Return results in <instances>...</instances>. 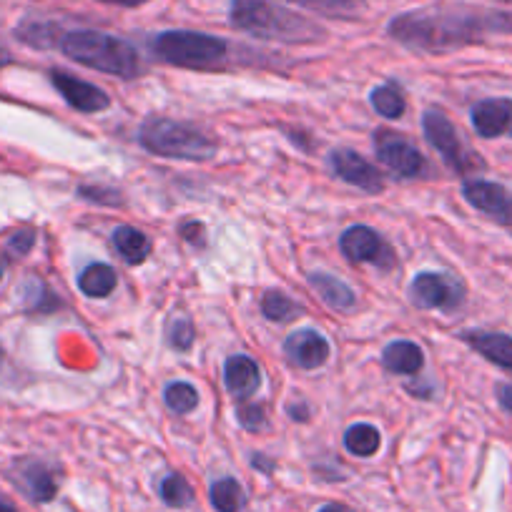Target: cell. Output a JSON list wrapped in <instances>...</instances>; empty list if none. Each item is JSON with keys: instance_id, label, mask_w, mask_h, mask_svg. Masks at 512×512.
<instances>
[{"instance_id": "cell-26", "label": "cell", "mask_w": 512, "mask_h": 512, "mask_svg": "<svg viewBox=\"0 0 512 512\" xmlns=\"http://www.w3.org/2000/svg\"><path fill=\"white\" fill-rule=\"evenodd\" d=\"M292 3L329 18H357L364 11V0H292Z\"/></svg>"}, {"instance_id": "cell-34", "label": "cell", "mask_w": 512, "mask_h": 512, "mask_svg": "<svg viewBox=\"0 0 512 512\" xmlns=\"http://www.w3.org/2000/svg\"><path fill=\"white\" fill-rule=\"evenodd\" d=\"M482 26H485V31L512 33V13H507V11L482 13Z\"/></svg>"}, {"instance_id": "cell-43", "label": "cell", "mask_w": 512, "mask_h": 512, "mask_svg": "<svg viewBox=\"0 0 512 512\" xmlns=\"http://www.w3.org/2000/svg\"><path fill=\"white\" fill-rule=\"evenodd\" d=\"M0 367H3V347H0Z\"/></svg>"}, {"instance_id": "cell-7", "label": "cell", "mask_w": 512, "mask_h": 512, "mask_svg": "<svg viewBox=\"0 0 512 512\" xmlns=\"http://www.w3.org/2000/svg\"><path fill=\"white\" fill-rule=\"evenodd\" d=\"M339 249L347 256L352 264H372V267L390 272L395 269L397 256L382 236L369 226H349L342 236H339Z\"/></svg>"}, {"instance_id": "cell-24", "label": "cell", "mask_w": 512, "mask_h": 512, "mask_svg": "<svg viewBox=\"0 0 512 512\" xmlns=\"http://www.w3.org/2000/svg\"><path fill=\"white\" fill-rule=\"evenodd\" d=\"M369 101H372L374 111L384 118H400L407 108L405 96H402V91L395 83H384V86L374 88Z\"/></svg>"}, {"instance_id": "cell-36", "label": "cell", "mask_w": 512, "mask_h": 512, "mask_svg": "<svg viewBox=\"0 0 512 512\" xmlns=\"http://www.w3.org/2000/svg\"><path fill=\"white\" fill-rule=\"evenodd\" d=\"M497 400H500L502 410L512 412V382L500 384V387H497Z\"/></svg>"}, {"instance_id": "cell-11", "label": "cell", "mask_w": 512, "mask_h": 512, "mask_svg": "<svg viewBox=\"0 0 512 512\" xmlns=\"http://www.w3.org/2000/svg\"><path fill=\"white\" fill-rule=\"evenodd\" d=\"M462 196L467 199V204L475 206L482 214L492 216L500 224L512 226V194L500 184H492V181L472 179L465 181L462 186Z\"/></svg>"}, {"instance_id": "cell-9", "label": "cell", "mask_w": 512, "mask_h": 512, "mask_svg": "<svg viewBox=\"0 0 512 512\" xmlns=\"http://www.w3.org/2000/svg\"><path fill=\"white\" fill-rule=\"evenodd\" d=\"M412 304L420 309H442V312H452L460 307L462 297H465V287L457 277L437 272H422L417 274L415 282L410 287Z\"/></svg>"}, {"instance_id": "cell-21", "label": "cell", "mask_w": 512, "mask_h": 512, "mask_svg": "<svg viewBox=\"0 0 512 512\" xmlns=\"http://www.w3.org/2000/svg\"><path fill=\"white\" fill-rule=\"evenodd\" d=\"M116 284H118L116 272H113L108 264H101V262L86 267L81 272V277H78V289L91 299H106L108 294L116 289Z\"/></svg>"}, {"instance_id": "cell-27", "label": "cell", "mask_w": 512, "mask_h": 512, "mask_svg": "<svg viewBox=\"0 0 512 512\" xmlns=\"http://www.w3.org/2000/svg\"><path fill=\"white\" fill-rule=\"evenodd\" d=\"M262 312L269 322H292L302 309H299L284 292L269 289V292L262 297Z\"/></svg>"}, {"instance_id": "cell-30", "label": "cell", "mask_w": 512, "mask_h": 512, "mask_svg": "<svg viewBox=\"0 0 512 512\" xmlns=\"http://www.w3.org/2000/svg\"><path fill=\"white\" fill-rule=\"evenodd\" d=\"M161 500L166 502L169 507H189L194 502V490L186 482V477L181 475H169L161 480L159 485Z\"/></svg>"}, {"instance_id": "cell-45", "label": "cell", "mask_w": 512, "mask_h": 512, "mask_svg": "<svg viewBox=\"0 0 512 512\" xmlns=\"http://www.w3.org/2000/svg\"><path fill=\"white\" fill-rule=\"evenodd\" d=\"M497 3H510V6H512V0H497Z\"/></svg>"}, {"instance_id": "cell-15", "label": "cell", "mask_w": 512, "mask_h": 512, "mask_svg": "<svg viewBox=\"0 0 512 512\" xmlns=\"http://www.w3.org/2000/svg\"><path fill=\"white\" fill-rule=\"evenodd\" d=\"M224 382L226 390L231 392V397L239 402H246L262 384V372H259V364L251 357L244 354H234V357L226 359L224 364Z\"/></svg>"}, {"instance_id": "cell-20", "label": "cell", "mask_w": 512, "mask_h": 512, "mask_svg": "<svg viewBox=\"0 0 512 512\" xmlns=\"http://www.w3.org/2000/svg\"><path fill=\"white\" fill-rule=\"evenodd\" d=\"M113 246L118 249V254L123 256V262L136 267V264H144L146 256L151 254V241L144 231H139L136 226H118L113 231Z\"/></svg>"}, {"instance_id": "cell-23", "label": "cell", "mask_w": 512, "mask_h": 512, "mask_svg": "<svg viewBox=\"0 0 512 512\" xmlns=\"http://www.w3.org/2000/svg\"><path fill=\"white\" fill-rule=\"evenodd\" d=\"M211 505L216 507V512H239L244 507V490H241L239 482L234 477H221L211 485Z\"/></svg>"}, {"instance_id": "cell-40", "label": "cell", "mask_w": 512, "mask_h": 512, "mask_svg": "<svg viewBox=\"0 0 512 512\" xmlns=\"http://www.w3.org/2000/svg\"><path fill=\"white\" fill-rule=\"evenodd\" d=\"M11 61H13V58H11V53H8V48L0 43V68H6Z\"/></svg>"}, {"instance_id": "cell-32", "label": "cell", "mask_w": 512, "mask_h": 512, "mask_svg": "<svg viewBox=\"0 0 512 512\" xmlns=\"http://www.w3.org/2000/svg\"><path fill=\"white\" fill-rule=\"evenodd\" d=\"M236 417H239V425L244 427V430H262L264 422H267V417H264V407L262 405H246V402H241L239 412H236Z\"/></svg>"}, {"instance_id": "cell-22", "label": "cell", "mask_w": 512, "mask_h": 512, "mask_svg": "<svg viewBox=\"0 0 512 512\" xmlns=\"http://www.w3.org/2000/svg\"><path fill=\"white\" fill-rule=\"evenodd\" d=\"M382 437H379L377 427L367 425V422H357L344 432V447L357 457H372L377 455Z\"/></svg>"}, {"instance_id": "cell-41", "label": "cell", "mask_w": 512, "mask_h": 512, "mask_svg": "<svg viewBox=\"0 0 512 512\" xmlns=\"http://www.w3.org/2000/svg\"><path fill=\"white\" fill-rule=\"evenodd\" d=\"M319 512H347L342 505H324Z\"/></svg>"}, {"instance_id": "cell-12", "label": "cell", "mask_w": 512, "mask_h": 512, "mask_svg": "<svg viewBox=\"0 0 512 512\" xmlns=\"http://www.w3.org/2000/svg\"><path fill=\"white\" fill-rule=\"evenodd\" d=\"M51 83L58 88L63 98H66L68 106H73L81 113H101L111 106V98L106 96V91H101L93 83L81 81V78L71 76L66 71H51Z\"/></svg>"}, {"instance_id": "cell-14", "label": "cell", "mask_w": 512, "mask_h": 512, "mask_svg": "<svg viewBox=\"0 0 512 512\" xmlns=\"http://www.w3.org/2000/svg\"><path fill=\"white\" fill-rule=\"evenodd\" d=\"M472 128L482 139L512 136V101L510 98H487L472 108Z\"/></svg>"}, {"instance_id": "cell-2", "label": "cell", "mask_w": 512, "mask_h": 512, "mask_svg": "<svg viewBox=\"0 0 512 512\" xmlns=\"http://www.w3.org/2000/svg\"><path fill=\"white\" fill-rule=\"evenodd\" d=\"M229 16L231 26L264 41L314 43L324 36L317 23L272 0H231Z\"/></svg>"}, {"instance_id": "cell-31", "label": "cell", "mask_w": 512, "mask_h": 512, "mask_svg": "<svg viewBox=\"0 0 512 512\" xmlns=\"http://www.w3.org/2000/svg\"><path fill=\"white\" fill-rule=\"evenodd\" d=\"M194 324L189 322V319L184 317H174L169 324V342L171 347L181 349V352H186V349H191V344H194Z\"/></svg>"}, {"instance_id": "cell-1", "label": "cell", "mask_w": 512, "mask_h": 512, "mask_svg": "<svg viewBox=\"0 0 512 512\" xmlns=\"http://www.w3.org/2000/svg\"><path fill=\"white\" fill-rule=\"evenodd\" d=\"M485 31L482 16L445 8H422L392 18L387 33L405 48L422 53H447L475 43Z\"/></svg>"}, {"instance_id": "cell-33", "label": "cell", "mask_w": 512, "mask_h": 512, "mask_svg": "<svg viewBox=\"0 0 512 512\" xmlns=\"http://www.w3.org/2000/svg\"><path fill=\"white\" fill-rule=\"evenodd\" d=\"M78 196L101 206L121 204V194H118L116 189H101V186H81V189H78Z\"/></svg>"}, {"instance_id": "cell-38", "label": "cell", "mask_w": 512, "mask_h": 512, "mask_svg": "<svg viewBox=\"0 0 512 512\" xmlns=\"http://www.w3.org/2000/svg\"><path fill=\"white\" fill-rule=\"evenodd\" d=\"M101 3H108V6H121V8H139L149 0H101Z\"/></svg>"}, {"instance_id": "cell-28", "label": "cell", "mask_w": 512, "mask_h": 512, "mask_svg": "<svg viewBox=\"0 0 512 512\" xmlns=\"http://www.w3.org/2000/svg\"><path fill=\"white\" fill-rule=\"evenodd\" d=\"M164 400L174 415H189L199 405V392L189 382H171L164 392Z\"/></svg>"}, {"instance_id": "cell-8", "label": "cell", "mask_w": 512, "mask_h": 512, "mask_svg": "<svg viewBox=\"0 0 512 512\" xmlns=\"http://www.w3.org/2000/svg\"><path fill=\"white\" fill-rule=\"evenodd\" d=\"M422 128H425V139L430 141L432 149L442 156L447 166L457 174H465L470 169V154L462 146L457 128L452 126L450 118L437 108H427L422 116Z\"/></svg>"}, {"instance_id": "cell-42", "label": "cell", "mask_w": 512, "mask_h": 512, "mask_svg": "<svg viewBox=\"0 0 512 512\" xmlns=\"http://www.w3.org/2000/svg\"><path fill=\"white\" fill-rule=\"evenodd\" d=\"M0 512H18V510L13 505H8V502H0Z\"/></svg>"}, {"instance_id": "cell-13", "label": "cell", "mask_w": 512, "mask_h": 512, "mask_svg": "<svg viewBox=\"0 0 512 512\" xmlns=\"http://www.w3.org/2000/svg\"><path fill=\"white\" fill-rule=\"evenodd\" d=\"M329 342L317 329H297L284 342V354L299 369H317L329 359Z\"/></svg>"}, {"instance_id": "cell-44", "label": "cell", "mask_w": 512, "mask_h": 512, "mask_svg": "<svg viewBox=\"0 0 512 512\" xmlns=\"http://www.w3.org/2000/svg\"><path fill=\"white\" fill-rule=\"evenodd\" d=\"M3 269H6V267H3V262H0V279H3Z\"/></svg>"}, {"instance_id": "cell-29", "label": "cell", "mask_w": 512, "mask_h": 512, "mask_svg": "<svg viewBox=\"0 0 512 512\" xmlns=\"http://www.w3.org/2000/svg\"><path fill=\"white\" fill-rule=\"evenodd\" d=\"M23 297H26V309L28 312H53V309L61 307V302L56 299V294H51V289L41 282V279H28L26 287H23Z\"/></svg>"}, {"instance_id": "cell-18", "label": "cell", "mask_w": 512, "mask_h": 512, "mask_svg": "<svg viewBox=\"0 0 512 512\" xmlns=\"http://www.w3.org/2000/svg\"><path fill=\"white\" fill-rule=\"evenodd\" d=\"M309 284H312L314 292L322 297V302L327 304L329 309H334V312H352L354 304H357V297H354L352 289L344 282H339L337 277H332V274L314 272L312 277H309Z\"/></svg>"}, {"instance_id": "cell-25", "label": "cell", "mask_w": 512, "mask_h": 512, "mask_svg": "<svg viewBox=\"0 0 512 512\" xmlns=\"http://www.w3.org/2000/svg\"><path fill=\"white\" fill-rule=\"evenodd\" d=\"M16 36L33 48H53L56 43L61 46V38H63L56 23H43V21L23 23V26L16 31Z\"/></svg>"}, {"instance_id": "cell-5", "label": "cell", "mask_w": 512, "mask_h": 512, "mask_svg": "<svg viewBox=\"0 0 512 512\" xmlns=\"http://www.w3.org/2000/svg\"><path fill=\"white\" fill-rule=\"evenodd\" d=\"M161 61L179 68H214L226 58V41L196 31H166L151 43Z\"/></svg>"}, {"instance_id": "cell-37", "label": "cell", "mask_w": 512, "mask_h": 512, "mask_svg": "<svg viewBox=\"0 0 512 512\" xmlns=\"http://www.w3.org/2000/svg\"><path fill=\"white\" fill-rule=\"evenodd\" d=\"M201 231H204V229H201V224H184V226H181V234H184L186 239L191 241V244H196V241L201 244V236H196V234H201Z\"/></svg>"}, {"instance_id": "cell-3", "label": "cell", "mask_w": 512, "mask_h": 512, "mask_svg": "<svg viewBox=\"0 0 512 512\" xmlns=\"http://www.w3.org/2000/svg\"><path fill=\"white\" fill-rule=\"evenodd\" d=\"M61 51L81 66L118 78H136L141 73L139 51L128 41L101 31L66 33L61 38Z\"/></svg>"}, {"instance_id": "cell-19", "label": "cell", "mask_w": 512, "mask_h": 512, "mask_svg": "<svg viewBox=\"0 0 512 512\" xmlns=\"http://www.w3.org/2000/svg\"><path fill=\"white\" fill-rule=\"evenodd\" d=\"M382 364L392 374H417L425 364V354L415 342L400 339V342H392L390 347L384 349Z\"/></svg>"}, {"instance_id": "cell-10", "label": "cell", "mask_w": 512, "mask_h": 512, "mask_svg": "<svg viewBox=\"0 0 512 512\" xmlns=\"http://www.w3.org/2000/svg\"><path fill=\"white\" fill-rule=\"evenodd\" d=\"M329 166H332L334 176L347 181L349 186L367 191V194H379L384 189V179L379 174L377 166L369 164L367 159L349 149H337L329 154Z\"/></svg>"}, {"instance_id": "cell-39", "label": "cell", "mask_w": 512, "mask_h": 512, "mask_svg": "<svg viewBox=\"0 0 512 512\" xmlns=\"http://www.w3.org/2000/svg\"><path fill=\"white\" fill-rule=\"evenodd\" d=\"M289 415H292V420H309V410L307 407H289Z\"/></svg>"}, {"instance_id": "cell-16", "label": "cell", "mask_w": 512, "mask_h": 512, "mask_svg": "<svg viewBox=\"0 0 512 512\" xmlns=\"http://www.w3.org/2000/svg\"><path fill=\"white\" fill-rule=\"evenodd\" d=\"M18 485L33 502H51L58 492L56 477L41 462H23L18 467Z\"/></svg>"}, {"instance_id": "cell-4", "label": "cell", "mask_w": 512, "mask_h": 512, "mask_svg": "<svg viewBox=\"0 0 512 512\" xmlns=\"http://www.w3.org/2000/svg\"><path fill=\"white\" fill-rule=\"evenodd\" d=\"M139 144L151 154L179 161H209L219 149L199 128L161 116H151L141 123Z\"/></svg>"}, {"instance_id": "cell-6", "label": "cell", "mask_w": 512, "mask_h": 512, "mask_svg": "<svg viewBox=\"0 0 512 512\" xmlns=\"http://www.w3.org/2000/svg\"><path fill=\"white\" fill-rule=\"evenodd\" d=\"M372 144L379 164L387 166L400 179H417V176H422L427 171V161L420 154V149L415 144H410L402 134L390 131V128L374 131Z\"/></svg>"}, {"instance_id": "cell-17", "label": "cell", "mask_w": 512, "mask_h": 512, "mask_svg": "<svg viewBox=\"0 0 512 512\" xmlns=\"http://www.w3.org/2000/svg\"><path fill=\"white\" fill-rule=\"evenodd\" d=\"M462 339L492 364L512 372V337L497 332H465Z\"/></svg>"}, {"instance_id": "cell-35", "label": "cell", "mask_w": 512, "mask_h": 512, "mask_svg": "<svg viewBox=\"0 0 512 512\" xmlns=\"http://www.w3.org/2000/svg\"><path fill=\"white\" fill-rule=\"evenodd\" d=\"M33 244H36V234H33V231H16V234L8 239V251L16 256H26L28 251L33 249Z\"/></svg>"}]
</instances>
